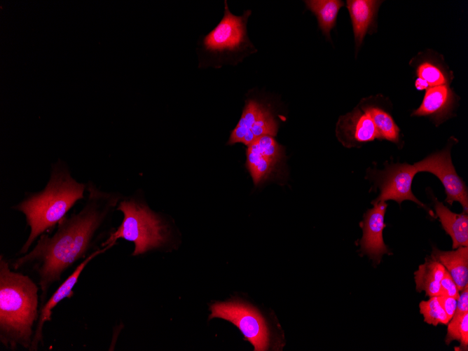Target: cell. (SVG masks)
Returning <instances> with one entry per match:
<instances>
[{
  "mask_svg": "<svg viewBox=\"0 0 468 351\" xmlns=\"http://www.w3.org/2000/svg\"><path fill=\"white\" fill-rule=\"evenodd\" d=\"M87 185L85 202L78 212L64 217L53 233L43 234L27 253L8 260L12 269L36 277L40 307L65 272L102 248V229L118 198L101 191L93 182Z\"/></svg>",
  "mask_w": 468,
  "mask_h": 351,
  "instance_id": "6da1fadb",
  "label": "cell"
},
{
  "mask_svg": "<svg viewBox=\"0 0 468 351\" xmlns=\"http://www.w3.org/2000/svg\"><path fill=\"white\" fill-rule=\"evenodd\" d=\"M87 186L72 176L64 163L59 160L53 164L44 188L26 194L11 207L25 216L29 228L28 238L17 255L27 253L43 234L51 233L74 205L85 198Z\"/></svg>",
  "mask_w": 468,
  "mask_h": 351,
  "instance_id": "7a4b0ae2",
  "label": "cell"
},
{
  "mask_svg": "<svg viewBox=\"0 0 468 351\" xmlns=\"http://www.w3.org/2000/svg\"><path fill=\"white\" fill-rule=\"evenodd\" d=\"M40 288L31 277L0 255V343L6 349L29 350L39 315Z\"/></svg>",
  "mask_w": 468,
  "mask_h": 351,
  "instance_id": "3957f363",
  "label": "cell"
},
{
  "mask_svg": "<svg viewBox=\"0 0 468 351\" xmlns=\"http://www.w3.org/2000/svg\"><path fill=\"white\" fill-rule=\"evenodd\" d=\"M117 209L122 212L121 224L102 243L111 248L118 239L135 245L133 256L145 254L160 247L166 242L169 232L161 218L146 204L131 198L120 202Z\"/></svg>",
  "mask_w": 468,
  "mask_h": 351,
  "instance_id": "277c9868",
  "label": "cell"
},
{
  "mask_svg": "<svg viewBox=\"0 0 468 351\" xmlns=\"http://www.w3.org/2000/svg\"><path fill=\"white\" fill-rule=\"evenodd\" d=\"M209 319L217 317L235 324L254 350L268 348L270 333L266 322L260 312L252 306L238 301L217 302L210 306Z\"/></svg>",
  "mask_w": 468,
  "mask_h": 351,
  "instance_id": "5b68a950",
  "label": "cell"
},
{
  "mask_svg": "<svg viewBox=\"0 0 468 351\" xmlns=\"http://www.w3.org/2000/svg\"><path fill=\"white\" fill-rule=\"evenodd\" d=\"M417 172L414 165L408 163L390 164L386 165L384 170L373 171V177L380 190V195L372 204L392 200L400 205L404 200H411L433 216L432 212L429 211L412 192V181Z\"/></svg>",
  "mask_w": 468,
  "mask_h": 351,
  "instance_id": "8992f818",
  "label": "cell"
},
{
  "mask_svg": "<svg viewBox=\"0 0 468 351\" xmlns=\"http://www.w3.org/2000/svg\"><path fill=\"white\" fill-rule=\"evenodd\" d=\"M414 166L417 172H428L436 176L444 187L446 194L445 201L450 205L455 201L459 202L463 212L467 214V188L455 170L449 149L432 154L415 163Z\"/></svg>",
  "mask_w": 468,
  "mask_h": 351,
  "instance_id": "52a82bcc",
  "label": "cell"
},
{
  "mask_svg": "<svg viewBox=\"0 0 468 351\" xmlns=\"http://www.w3.org/2000/svg\"><path fill=\"white\" fill-rule=\"evenodd\" d=\"M277 128V122L270 110L258 101L249 99L230 134L228 144L240 142L249 146L262 136H275Z\"/></svg>",
  "mask_w": 468,
  "mask_h": 351,
  "instance_id": "ba28073f",
  "label": "cell"
},
{
  "mask_svg": "<svg viewBox=\"0 0 468 351\" xmlns=\"http://www.w3.org/2000/svg\"><path fill=\"white\" fill-rule=\"evenodd\" d=\"M251 11L242 16L233 15L225 1L224 15L217 26L204 39L205 48L212 52H235L248 43L246 24Z\"/></svg>",
  "mask_w": 468,
  "mask_h": 351,
  "instance_id": "9c48e42d",
  "label": "cell"
},
{
  "mask_svg": "<svg viewBox=\"0 0 468 351\" xmlns=\"http://www.w3.org/2000/svg\"><path fill=\"white\" fill-rule=\"evenodd\" d=\"M109 249L104 247L81 263H80L74 271L65 279L57 287L55 292L39 308V315L36 324L34 333L29 351H36L40 346L43 345V327L47 322L51 320L53 310L66 298H71L74 294V287L77 284L81 273L88 263L96 256L103 254Z\"/></svg>",
  "mask_w": 468,
  "mask_h": 351,
  "instance_id": "30bf717a",
  "label": "cell"
},
{
  "mask_svg": "<svg viewBox=\"0 0 468 351\" xmlns=\"http://www.w3.org/2000/svg\"><path fill=\"white\" fill-rule=\"evenodd\" d=\"M282 157V147L271 136H262L247 146L246 166L254 184L263 181Z\"/></svg>",
  "mask_w": 468,
  "mask_h": 351,
  "instance_id": "8fae6325",
  "label": "cell"
},
{
  "mask_svg": "<svg viewBox=\"0 0 468 351\" xmlns=\"http://www.w3.org/2000/svg\"><path fill=\"white\" fill-rule=\"evenodd\" d=\"M373 205V207L364 216L360 245L362 252L379 263L383 255L389 253L383 238V231L386 226L384 219L387 204L381 201Z\"/></svg>",
  "mask_w": 468,
  "mask_h": 351,
  "instance_id": "7c38bea8",
  "label": "cell"
},
{
  "mask_svg": "<svg viewBox=\"0 0 468 351\" xmlns=\"http://www.w3.org/2000/svg\"><path fill=\"white\" fill-rule=\"evenodd\" d=\"M336 130L340 141L347 147L378 139L373 121L364 106L341 116Z\"/></svg>",
  "mask_w": 468,
  "mask_h": 351,
  "instance_id": "4fadbf2b",
  "label": "cell"
},
{
  "mask_svg": "<svg viewBox=\"0 0 468 351\" xmlns=\"http://www.w3.org/2000/svg\"><path fill=\"white\" fill-rule=\"evenodd\" d=\"M453 96L447 85L427 89L420 106L413 112V116H429L441 122L452 109Z\"/></svg>",
  "mask_w": 468,
  "mask_h": 351,
  "instance_id": "5bb4252c",
  "label": "cell"
},
{
  "mask_svg": "<svg viewBox=\"0 0 468 351\" xmlns=\"http://www.w3.org/2000/svg\"><path fill=\"white\" fill-rule=\"evenodd\" d=\"M436 216L446 233L453 241V249L459 247L468 246V216L465 212L457 214L451 212L446 206L434 199Z\"/></svg>",
  "mask_w": 468,
  "mask_h": 351,
  "instance_id": "9a60e30c",
  "label": "cell"
},
{
  "mask_svg": "<svg viewBox=\"0 0 468 351\" xmlns=\"http://www.w3.org/2000/svg\"><path fill=\"white\" fill-rule=\"evenodd\" d=\"M430 257L444 266L460 291L468 285L467 247H459L451 251H441L434 247Z\"/></svg>",
  "mask_w": 468,
  "mask_h": 351,
  "instance_id": "2e32d148",
  "label": "cell"
},
{
  "mask_svg": "<svg viewBox=\"0 0 468 351\" xmlns=\"http://www.w3.org/2000/svg\"><path fill=\"white\" fill-rule=\"evenodd\" d=\"M346 2L357 48L362 43L369 27L372 24L381 1L347 0Z\"/></svg>",
  "mask_w": 468,
  "mask_h": 351,
  "instance_id": "e0dca14e",
  "label": "cell"
},
{
  "mask_svg": "<svg viewBox=\"0 0 468 351\" xmlns=\"http://www.w3.org/2000/svg\"><path fill=\"white\" fill-rule=\"evenodd\" d=\"M446 268L434 259L427 258L414 273L418 292L425 291L427 296H437L440 294V282Z\"/></svg>",
  "mask_w": 468,
  "mask_h": 351,
  "instance_id": "ac0fdd59",
  "label": "cell"
},
{
  "mask_svg": "<svg viewBox=\"0 0 468 351\" xmlns=\"http://www.w3.org/2000/svg\"><path fill=\"white\" fill-rule=\"evenodd\" d=\"M305 4L317 17L323 34L330 38V32L336 25L337 15L344 5L343 2L339 0H308L305 1Z\"/></svg>",
  "mask_w": 468,
  "mask_h": 351,
  "instance_id": "d6986e66",
  "label": "cell"
},
{
  "mask_svg": "<svg viewBox=\"0 0 468 351\" xmlns=\"http://www.w3.org/2000/svg\"><path fill=\"white\" fill-rule=\"evenodd\" d=\"M375 125L378 139L397 143L399 139V129L392 116L385 110L371 105L364 106Z\"/></svg>",
  "mask_w": 468,
  "mask_h": 351,
  "instance_id": "ffe728a7",
  "label": "cell"
},
{
  "mask_svg": "<svg viewBox=\"0 0 468 351\" xmlns=\"http://www.w3.org/2000/svg\"><path fill=\"white\" fill-rule=\"evenodd\" d=\"M446 343L450 345L453 340L459 341L460 345L455 350H468V312L454 314L447 324Z\"/></svg>",
  "mask_w": 468,
  "mask_h": 351,
  "instance_id": "44dd1931",
  "label": "cell"
},
{
  "mask_svg": "<svg viewBox=\"0 0 468 351\" xmlns=\"http://www.w3.org/2000/svg\"><path fill=\"white\" fill-rule=\"evenodd\" d=\"M420 312L424 317V322L437 326L439 324H447L449 319L442 308L438 296H432L427 301H422L419 304Z\"/></svg>",
  "mask_w": 468,
  "mask_h": 351,
  "instance_id": "7402d4cb",
  "label": "cell"
},
{
  "mask_svg": "<svg viewBox=\"0 0 468 351\" xmlns=\"http://www.w3.org/2000/svg\"><path fill=\"white\" fill-rule=\"evenodd\" d=\"M418 78L425 80L429 87L446 85L448 79L446 74L436 64L430 62L421 63L416 70Z\"/></svg>",
  "mask_w": 468,
  "mask_h": 351,
  "instance_id": "603a6c76",
  "label": "cell"
},
{
  "mask_svg": "<svg viewBox=\"0 0 468 351\" xmlns=\"http://www.w3.org/2000/svg\"><path fill=\"white\" fill-rule=\"evenodd\" d=\"M459 295L460 290L457 284H455L450 273L446 269L440 282L439 296L454 297L457 299Z\"/></svg>",
  "mask_w": 468,
  "mask_h": 351,
  "instance_id": "cb8c5ba5",
  "label": "cell"
},
{
  "mask_svg": "<svg viewBox=\"0 0 468 351\" xmlns=\"http://www.w3.org/2000/svg\"><path fill=\"white\" fill-rule=\"evenodd\" d=\"M449 321L453 317L457 307V298L446 296H437Z\"/></svg>",
  "mask_w": 468,
  "mask_h": 351,
  "instance_id": "d4e9b609",
  "label": "cell"
},
{
  "mask_svg": "<svg viewBox=\"0 0 468 351\" xmlns=\"http://www.w3.org/2000/svg\"><path fill=\"white\" fill-rule=\"evenodd\" d=\"M468 312V285L461 290L457 300L455 314Z\"/></svg>",
  "mask_w": 468,
  "mask_h": 351,
  "instance_id": "484cf974",
  "label": "cell"
},
{
  "mask_svg": "<svg viewBox=\"0 0 468 351\" xmlns=\"http://www.w3.org/2000/svg\"><path fill=\"white\" fill-rule=\"evenodd\" d=\"M415 85L418 90H423L429 88L428 83L420 78H418L415 80Z\"/></svg>",
  "mask_w": 468,
  "mask_h": 351,
  "instance_id": "4316f807",
  "label": "cell"
}]
</instances>
